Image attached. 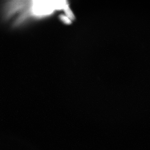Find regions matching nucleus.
Returning a JSON list of instances; mask_svg holds the SVG:
<instances>
[{
  "label": "nucleus",
  "instance_id": "1",
  "mask_svg": "<svg viewBox=\"0 0 150 150\" xmlns=\"http://www.w3.org/2000/svg\"><path fill=\"white\" fill-rule=\"evenodd\" d=\"M61 19L65 23L67 24H70L71 23V21L68 17L64 16V15H61L60 16Z\"/></svg>",
  "mask_w": 150,
  "mask_h": 150
}]
</instances>
